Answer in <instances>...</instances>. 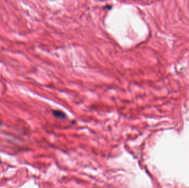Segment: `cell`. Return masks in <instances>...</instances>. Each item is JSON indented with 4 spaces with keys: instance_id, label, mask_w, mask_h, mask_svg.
Returning <instances> with one entry per match:
<instances>
[{
    "instance_id": "cell-1",
    "label": "cell",
    "mask_w": 189,
    "mask_h": 188,
    "mask_svg": "<svg viewBox=\"0 0 189 188\" xmlns=\"http://www.w3.org/2000/svg\"><path fill=\"white\" fill-rule=\"evenodd\" d=\"M52 113L55 116L59 118H66V115L63 111L60 110H53Z\"/></svg>"
}]
</instances>
